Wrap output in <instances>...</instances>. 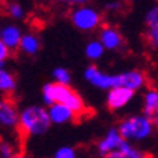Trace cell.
<instances>
[{"label": "cell", "instance_id": "3", "mask_svg": "<svg viewBox=\"0 0 158 158\" xmlns=\"http://www.w3.org/2000/svg\"><path fill=\"white\" fill-rule=\"evenodd\" d=\"M118 129L126 141L138 144L147 141L154 134L155 126L145 113H135L120 120L118 123Z\"/></svg>", "mask_w": 158, "mask_h": 158}, {"label": "cell", "instance_id": "9", "mask_svg": "<svg viewBox=\"0 0 158 158\" xmlns=\"http://www.w3.org/2000/svg\"><path fill=\"white\" fill-rule=\"evenodd\" d=\"M97 38L103 44L106 51H119L123 48V35L113 25H102Z\"/></svg>", "mask_w": 158, "mask_h": 158}, {"label": "cell", "instance_id": "21", "mask_svg": "<svg viewBox=\"0 0 158 158\" xmlns=\"http://www.w3.org/2000/svg\"><path fill=\"white\" fill-rule=\"evenodd\" d=\"M16 148L9 141H2L0 142V158H13Z\"/></svg>", "mask_w": 158, "mask_h": 158}, {"label": "cell", "instance_id": "26", "mask_svg": "<svg viewBox=\"0 0 158 158\" xmlns=\"http://www.w3.org/2000/svg\"><path fill=\"white\" fill-rule=\"evenodd\" d=\"M13 158H29L26 154H23V152H19V151H16L15 152V155H13Z\"/></svg>", "mask_w": 158, "mask_h": 158}, {"label": "cell", "instance_id": "8", "mask_svg": "<svg viewBox=\"0 0 158 158\" xmlns=\"http://www.w3.org/2000/svg\"><path fill=\"white\" fill-rule=\"evenodd\" d=\"M19 118L20 110L18 109V105L15 103L9 96L6 99H2L0 102V125L6 131H15L19 128Z\"/></svg>", "mask_w": 158, "mask_h": 158}, {"label": "cell", "instance_id": "4", "mask_svg": "<svg viewBox=\"0 0 158 158\" xmlns=\"http://www.w3.org/2000/svg\"><path fill=\"white\" fill-rule=\"evenodd\" d=\"M70 20L73 26L81 32H94L103 25L102 12L87 3L74 6L70 12Z\"/></svg>", "mask_w": 158, "mask_h": 158}, {"label": "cell", "instance_id": "6", "mask_svg": "<svg viewBox=\"0 0 158 158\" xmlns=\"http://www.w3.org/2000/svg\"><path fill=\"white\" fill-rule=\"evenodd\" d=\"M125 141H126V139L122 136V134H120L119 129H118V126L109 128V129L106 131V134L97 141L96 151H97V154L103 158L112 152L120 151V148H122V145H123Z\"/></svg>", "mask_w": 158, "mask_h": 158}, {"label": "cell", "instance_id": "13", "mask_svg": "<svg viewBox=\"0 0 158 158\" xmlns=\"http://www.w3.org/2000/svg\"><path fill=\"white\" fill-rule=\"evenodd\" d=\"M39 49H41V38L38 35L34 34V32L23 34L18 51L20 54L26 55V57H34V55H36L39 52Z\"/></svg>", "mask_w": 158, "mask_h": 158}, {"label": "cell", "instance_id": "14", "mask_svg": "<svg viewBox=\"0 0 158 158\" xmlns=\"http://www.w3.org/2000/svg\"><path fill=\"white\" fill-rule=\"evenodd\" d=\"M16 77L13 76V73L9 71L7 68H0V91L5 96H12L16 90Z\"/></svg>", "mask_w": 158, "mask_h": 158}, {"label": "cell", "instance_id": "22", "mask_svg": "<svg viewBox=\"0 0 158 158\" xmlns=\"http://www.w3.org/2000/svg\"><path fill=\"white\" fill-rule=\"evenodd\" d=\"M12 52H13V51H12L9 47H6L5 44L0 42V64H2V65L10 58V54Z\"/></svg>", "mask_w": 158, "mask_h": 158}, {"label": "cell", "instance_id": "19", "mask_svg": "<svg viewBox=\"0 0 158 158\" xmlns=\"http://www.w3.org/2000/svg\"><path fill=\"white\" fill-rule=\"evenodd\" d=\"M145 42L151 49H158V26L147 28L145 31Z\"/></svg>", "mask_w": 158, "mask_h": 158}, {"label": "cell", "instance_id": "16", "mask_svg": "<svg viewBox=\"0 0 158 158\" xmlns=\"http://www.w3.org/2000/svg\"><path fill=\"white\" fill-rule=\"evenodd\" d=\"M106 48L103 47V44L97 39H90L89 42L86 44V47H84V55L87 57V60H90V61H97V60H100L103 57V54H105Z\"/></svg>", "mask_w": 158, "mask_h": 158}, {"label": "cell", "instance_id": "18", "mask_svg": "<svg viewBox=\"0 0 158 158\" xmlns=\"http://www.w3.org/2000/svg\"><path fill=\"white\" fill-rule=\"evenodd\" d=\"M52 158H78L77 149L70 145H62L60 148L55 149Z\"/></svg>", "mask_w": 158, "mask_h": 158}, {"label": "cell", "instance_id": "24", "mask_svg": "<svg viewBox=\"0 0 158 158\" xmlns=\"http://www.w3.org/2000/svg\"><path fill=\"white\" fill-rule=\"evenodd\" d=\"M51 2H57V3H65V5L77 6V5H84V3H87L89 0H51Z\"/></svg>", "mask_w": 158, "mask_h": 158}, {"label": "cell", "instance_id": "25", "mask_svg": "<svg viewBox=\"0 0 158 158\" xmlns=\"http://www.w3.org/2000/svg\"><path fill=\"white\" fill-rule=\"evenodd\" d=\"M103 158H129V157L118 151V152H112V154H109V155H106V157H103Z\"/></svg>", "mask_w": 158, "mask_h": 158}, {"label": "cell", "instance_id": "11", "mask_svg": "<svg viewBox=\"0 0 158 158\" xmlns=\"http://www.w3.org/2000/svg\"><path fill=\"white\" fill-rule=\"evenodd\" d=\"M22 36H23L22 29L15 23V22L3 25L2 29H0V42L5 44L6 47H9L12 51L19 49Z\"/></svg>", "mask_w": 158, "mask_h": 158}, {"label": "cell", "instance_id": "5", "mask_svg": "<svg viewBox=\"0 0 158 158\" xmlns=\"http://www.w3.org/2000/svg\"><path fill=\"white\" fill-rule=\"evenodd\" d=\"M83 77L90 86L96 87L99 90L107 91L112 87L122 86V73L118 74H109V73L103 71L102 68H99L96 64H90L87 65Z\"/></svg>", "mask_w": 158, "mask_h": 158}, {"label": "cell", "instance_id": "10", "mask_svg": "<svg viewBox=\"0 0 158 158\" xmlns=\"http://www.w3.org/2000/svg\"><path fill=\"white\" fill-rule=\"evenodd\" d=\"M142 113L148 116L158 129V89L149 87L142 94Z\"/></svg>", "mask_w": 158, "mask_h": 158}, {"label": "cell", "instance_id": "17", "mask_svg": "<svg viewBox=\"0 0 158 158\" xmlns=\"http://www.w3.org/2000/svg\"><path fill=\"white\" fill-rule=\"evenodd\" d=\"M52 81L61 83V84H70L71 83V73L65 67H55L52 71Z\"/></svg>", "mask_w": 158, "mask_h": 158}, {"label": "cell", "instance_id": "1", "mask_svg": "<svg viewBox=\"0 0 158 158\" xmlns=\"http://www.w3.org/2000/svg\"><path fill=\"white\" fill-rule=\"evenodd\" d=\"M41 99L47 107L54 103H64L70 106L77 115H83L86 112V103L83 97L77 93L70 84H61V83H45L41 89Z\"/></svg>", "mask_w": 158, "mask_h": 158}, {"label": "cell", "instance_id": "23", "mask_svg": "<svg viewBox=\"0 0 158 158\" xmlns=\"http://www.w3.org/2000/svg\"><path fill=\"white\" fill-rule=\"evenodd\" d=\"M120 9H122V3L119 0H113V2H109L106 5V10L110 13H118V12H120Z\"/></svg>", "mask_w": 158, "mask_h": 158}, {"label": "cell", "instance_id": "12", "mask_svg": "<svg viewBox=\"0 0 158 158\" xmlns=\"http://www.w3.org/2000/svg\"><path fill=\"white\" fill-rule=\"evenodd\" d=\"M48 113L52 125L70 123L78 116L70 106L64 105V103H54V105L48 106Z\"/></svg>", "mask_w": 158, "mask_h": 158}, {"label": "cell", "instance_id": "20", "mask_svg": "<svg viewBox=\"0 0 158 158\" xmlns=\"http://www.w3.org/2000/svg\"><path fill=\"white\" fill-rule=\"evenodd\" d=\"M144 22H145V26H147V28L158 26V3L148 9V12L145 13Z\"/></svg>", "mask_w": 158, "mask_h": 158}, {"label": "cell", "instance_id": "2", "mask_svg": "<svg viewBox=\"0 0 158 158\" xmlns=\"http://www.w3.org/2000/svg\"><path fill=\"white\" fill-rule=\"evenodd\" d=\"M51 118L47 106L31 105L20 110L19 131L23 136H41L51 128Z\"/></svg>", "mask_w": 158, "mask_h": 158}, {"label": "cell", "instance_id": "7", "mask_svg": "<svg viewBox=\"0 0 158 158\" xmlns=\"http://www.w3.org/2000/svg\"><path fill=\"white\" fill-rule=\"evenodd\" d=\"M135 93L136 91H134L132 89L122 86L109 89L107 93H106V106H107V109L115 110V112L125 109L131 102L134 100Z\"/></svg>", "mask_w": 158, "mask_h": 158}, {"label": "cell", "instance_id": "15", "mask_svg": "<svg viewBox=\"0 0 158 158\" xmlns=\"http://www.w3.org/2000/svg\"><path fill=\"white\" fill-rule=\"evenodd\" d=\"M5 13L9 19L18 22V20L25 19L26 9H25V6L22 5L20 2H18V0H9V2L5 3Z\"/></svg>", "mask_w": 158, "mask_h": 158}]
</instances>
